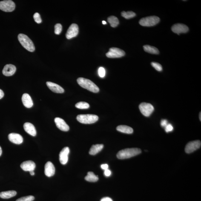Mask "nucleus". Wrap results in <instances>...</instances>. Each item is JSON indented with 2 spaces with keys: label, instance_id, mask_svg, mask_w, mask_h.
Here are the masks:
<instances>
[{
  "label": "nucleus",
  "instance_id": "obj_1",
  "mask_svg": "<svg viewBox=\"0 0 201 201\" xmlns=\"http://www.w3.org/2000/svg\"><path fill=\"white\" fill-rule=\"evenodd\" d=\"M141 152L142 151L139 148H126L118 152L117 156L119 159H126L137 155Z\"/></svg>",
  "mask_w": 201,
  "mask_h": 201
},
{
  "label": "nucleus",
  "instance_id": "obj_2",
  "mask_svg": "<svg viewBox=\"0 0 201 201\" xmlns=\"http://www.w3.org/2000/svg\"><path fill=\"white\" fill-rule=\"evenodd\" d=\"M78 83L81 87L87 89L90 91L97 93L99 90L97 86L88 79L83 78H78L77 80Z\"/></svg>",
  "mask_w": 201,
  "mask_h": 201
},
{
  "label": "nucleus",
  "instance_id": "obj_3",
  "mask_svg": "<svg viewBox=\"0 0 201 201\" xmlns=\"http://www.w3.org/2000/svg\"><path fill=\"white\" fill-rule=\"evenodd\" d=\"M18 40L22 46L30 52H34L35 48L31 40L27 35L20 34L18 36Z\"/></svg>",
  "mask_w": 201,
  "mask_h": 201
},
{
  "label": "nucleus",
  "instance_id": "obj_4",
  "mask_svg": "<svg viewBox=\"0 0 201 201\" xmlns=\"http://www.w3.org/2000/svg\"><path fill=\"white\" fill-rule=\"evenodd\" d=\"M99 117L94 114H80L77 116V120L81 123L90 124L94 123L97 122Z\"/></svg>",
  "mask_w": 201,
  "mask_h": 201
},
{
  "label": "nucleus",
  "instance_id": "obj_5",
  "mask_svg": "<svg viewBox=\"0 0 201 201\" xmlns=\"http://www.w3.org/2000/svg\"><path fill=\"white\" fill-rule=\"evenodd\" d=\"M160 21V18L155 16L146 17L142 18L139 22L141 25L144 27H151L158 23Z\"/></svg>",
  "mask_w": 201,
  "mask_h": 201
},
{
  "label": "nucleus",
  "instance_id": "obj_6",
  "mask_svg": "<svg viewBox=\"0 0 201 201\" xmlns=\"http://www.w3.org/2000/svg\"><path fill=\"white\" fill-rule=\"evenodd\" d=\"M139 108L142 114L147 117L151 116L154 110L153 106L146 102L141 103L139 105Z\"/></svg>",
  "mask_w": 201,
  "mask_h": 201
},
{
  "label": "nucleus",
  "instance_id": "obj_7",
  "mask_svg": "<svg viewBox=\"0 0 201 201\" xmlns=\"http://www.w3.org/2000/svg\"><path fill=\"white\" fill-rule=\"evenodd\" d=\"M125 52L120 49L112 47L110 48L109 52L106 54V56L108 58H116L125 56Z\"/></svg>",
  "mask_w": 201,
  "mask_h": 201
},
{
  "label": "nucleus",
  "instance_id": "obj_8",
  "mask_svg": "<svg viewBox=\"0 0 201 201\" xmlns=\"http://www.w3.org/2000/svg\"><path fill=\"white\" fill-rule=\"evenodd\" d=\"M14 2L10 0L0 1V10L5 12H11L15 10Z\"/></svg>",
  "mask_w": 201,
  "mask_h": 201
},
{
  "label": "nucleus",
  "instance_id": "obj_9",
  "mask_svg": "<svg viewBox=\"0 0 201 201\" xmlns=\"http://www.w3.org/2000/svg\"><path fill=\"white\" fill-rule=\"evenodd\" d=\"M201 142L200 140H195L190 142L187 144L185 151L187 153H190L196 151L200 148Z\"/></svg>",
  "mask_w": 201,
  "mask_h": 201
},
{
  "label": "nucleus",
  "instance_id": "obj_10",
  "mask_svg": "<svg viewBox=\"0 0 201 201\" xmlns=\"http://www.w3.org/2000/svg\"><path fill=\"white\" fill-rule=\"evenodd\" d=\"M79 33V27L77 24H72L70 25L66 33V37L68 39H70L77 36Z\"/></svg>",
  "mask_w": 201,
  "mask_h": 201
},
{
  "label": "nucleus",
  "instance_id": "obj_11",
  "mask_svg": "<svg viewBox=\"0 0 201 201\" xmlns=\"http://www.w3.org/2000/svg\"><path fill=\"white\" fill-rule=\"evenodd\" d=\"M171 30L175 33L179 35L180 33H185L188 32V28L186 25L182 24H174L171 28Z\"/></svg>",
  "mask_w": 201,
  "mask_h": 201
},
{
  "label": "nucleus",
  "instance_id": "obj_12",
  "mask_svg": "<svg viewBox=\"0 0 201 201\" xmlns=\"http://www.w3.org/2000/svg\"><path fill=\"white\" fill-rule=\"evenodd\" d=\"M70 153L69 148L68 147H64L59 154V161L62 165L67 164L68 160V155Z\"/></svg>",
  "mask_w": 201,
  "mask_h": 201
},
{
  "label": "nucleus",
  "instance_id": "obj_13",
  "mask_svg": "<svg viewBox=\"0 0 201 201\" xmlns=\"http://www.w3.org/2000/svg\"><path fill=\"white\" fill-rule=\"evenodd\" d=\"M55 122L58 128L62 131L67 132L69 130V127L62 118L59 117L55 118Z\"/></svg>",
  "mask_w": 201,
  "mask_h": 201
},
{
  "label": "nucleus",
  "instance_id": "obj_14",
  "mask_svg": "<svg viewBox=\"0 0 201 201\" xmlns=\"http://www.w3.org/2000/svg\"><path fill=\"white\" fill-rule=\"evenodd\" d=\"M36 167V164L32 161H25L23 162L21 165V168L25 171H34Z\"/></svg>",
  "mask_w": 201,
  "mask_h": 201
},
{
  "label": "nucleus",
  "instance_id": "obj_15",
  "mask_svg": "<svg viewBox=\"0 0 201 201\" xmlns=\"http://www.w3.org/2000/svg\"><path fill=\"white\" fill-rule=\"evenodd\" d=\"M16 70V67L14 65L8 64L4 66L2 70V73L4 76H11L14 74Z\"/></svg>",
  "mask_w": 201,
  "mask_h": 201
},
{
  "label": "nucleus",
  "instance_id": "obj_16",
  "mask_svg": "<svg viewBox=\"0 0 201 201\" xmlns=\"http://www.w3.org/2000/svg\"><path fill=\"white\" fill-rule=\"evenodd\" d=\"M8 139L10 142L17 145L22 143L23 141L22 136L18 133H10L8 135Z\"/></svg>",
  "mask_w": 201,
  "mask_h": 201
},
{
  "label": "nucleus",
  "instance_id": "obj_17",
  "mask_svg": "<svg viewBox=\"0 0 201 201\" xmlns=\"http://www.w3.org/2000/svg\"><path fill=\"white\" fill-rule=\"evenodd\" d=\"M55 173V168L54 165L51 162H47L45 165L44 170L46 176L48 177H51L54 175Z\"/></svg>",
  "mask_w": 201,
  "mask_h": 201
},
{
  "label": "nucleus",
  "instance_id": "obj_18",
  "mask_svg": "<svg viewBox=\"0 0 201 201\" xmlns=\"http://www.w3.org/2000/svg\"><path fill=\"white\" fill-rule=\"evenodd\" d=\"M46 84L48 88L52 91L57 93H63L64 92V90L60 86L54 83L51 82H47Z\"/></svg>",
  "mask_w": 201,
  "mask_h": 201
},
{
  "label": "nucleus",
  "instance_id": "obj_19",
  "mask_svg": "<svg viewBox=\"0 0 201 201\" xmlns=\"http://www.w3.org/2000/svg\"><path fill=\"white\" fill-rule=\"evenodd\" d=\"M24 130L30 135L35 136L36 135L37 132L36 128L33 124L30 123H26L24 125Z\"/></svg>",
  "mask_w": 201,
  "mask_h": 201
},
{
  "label": "nucleus",
  "instance_id": "obj_20",
  "mask_svg": "<svg viewBox=\"0 0 201 201\" xmlns=\"http://www.w3.org/2000/svg\"><path fill=\"white\" fill-rule=\"evenodd\" d=\"M22 101L24 106L27 108H31L33 105V100L30 95L28 93H24L23 95Z\"/></svg>",
  "mask_w": 201,
  "mask_h": 201
},
{
  "label": "nucleus",
  "instance_id": "obj_21",
  "mask_svg": "<svg viewBox=\"0 0 201 201\" xmlns=\"http://www.w3.org/2000/svg\"><path fill=\"white\" fill-rule=\"evenodd\" d=\"M117 131L126 134H132L133 133V130L132 127L126 125H120L117 127Z\"/></svg>",
  "mask_w": 201,
  "mask_h": 201
},
{
  "label": "nucleus",
  "instance_id": "obj_22",
  "mask_svg": "<svg viewBox=\"0 0 201 201\" xmlns=\"http://www.w3.org/2000/svg\"><path fill=\"white\" fill-rule=\"evenodd\" d=\"M104 146L103 144H96V145H93L90 148V151H89V153L90 155H94L100 152L103 149Z\"/></svg>",
  "mask_w": 201,
  "mask_h": 201
},
{
  "label": "nucleus",
  "instance_id": "obj_23",
  "mask_svg": "<svg viewBox=\"0 0 201 201\" xmlns=\"http://www.w3.org/2000/svg\"><path fill=\"white\" fill-rule=\"evenodd\" d=\"M16 192L14 190L1 192L0 193V197L4 199H8L16 195Z\"/></svg>",
  "mask_w": 201,
  "mask_h": 201
},
{
  "label": "nucleus",
  "instance_id": "obj_24",
  "mask_svg": "<svg viewBox=\"0 0 201 201\" xmlns=\"http://www.w3.org/2000/svg\"><path fill=\"white\" fill-rule=\"evenodd\" d=\"M143 47L144 50L147 53L155 55H158L159 53L158 49L155 47L146 45L144 46Z\"/></svg>",
  "mask_w": 201,
  "mask_h": 201
},
{
  "label": "nucleus",
  "instance_id": "obj_25",
  "mask_svg": "<svg viewBox=\"0 0 201 201\" xmlns=\"http://www.w3.org/2000/svg\"><path fill=\"white\" fill-rule=\"evenodd\" d=\"M85 179L86 180L90 182H96L99 180L98 176H96L93 172H89Z\"/></svg>",
  "mask_w": 201,
  "mask_h": 201
},
{
  "label": "nucleus",
  "instance_id": "obj_26",
  "mask_svg": "<svg viewBox=\"0 0 201 201\" xmlns=\"http://www.w3.org/2000/svg\"><path fill=\"white\" fill-rule=\"evenodd\" d=\"M107 20L110 24L111 27L115 28L119 25V19L116 16H111L109 17Z\"/></svg>",
  "mask_w": 201,
  "mask_h": 201
},
{
  "label": "nucleus",
  "instance_id": "obj_27",
  "mask_svg": "<svg viewBox=\"0 0 201 201\" xmlns=\"http://www.w3.org/2000/svg\"><path fill=\"white\" fill-rule=\"evenodd\" d=\"M121 15L124 18L126 19H129L136 16V13L133 11H123Z\"/></svg>",
  "mask_w": 201,
  "mask_h": 201
},
{
  "label": "nucleus",
  "instance_id": "obj_28",
  "mask_svg": "<svg viewBox=\"0 0 201 201\" xmlns=\"http://www.w3.org/2000/svg\"><path fill=\"white\" fill-rule=\"evenodd\" d=\"M75 107L77 108L81 109H86L89 108L90 105L86 102H80L76 104Z\"/></svg>",
  "mask_w": 201,
  "mask_h": 201
},
{
  "label": "nucleus",
  "instance_id": "obj_29",
  "mask_svg": "<svg viewBox=\"0 0 201 201\" xmlns=\"http://www.w3.org/2000/svg\"><path fill=\"white\" fill-rule=\"evenodd\" d=\"M35 197L33 196H28L22 197L16 200V201H33Z\"/></svg>",
  "mask_w": 201,
  "mask_h": 201
},
{
  "label": "nucleus",
  "instance_id": "obj_30",
  "mask_svg": "<svg viewBox=\"0 0 201 201\" xmlns=\"http://www.w3.org/2000/svg\"><path fill=\"white\" fill-rule=\"evenodd\" d=\"M62 27L60 24H57L55 26V33L57 35L60 34L62 31Z\"/></svg>",
  "mask_w": 201,
  "mask_h": 201
},
{
  "label": "nucleus",
  "instance_id": "obj_31",
  "mask_svg": "<svg viewBox=\"0 0 201 201\" xmlns=\"http://www.w3.org/2000/svg\"><path fill=\"white\" fill-rule=\"evenodd\" d=\"M151 64L152 67H154V68L156 70H157V71L159 72L162 71V66L161 64H159V63L155 62H152L151 63Z\"/></svg>",
  "mask_w": 201,
  "mask_h": 201
},
{
  "label": "nucleus",
  "instance_id": "obj_32",
  "mask_svg": "<svg viewBox=\"0 0 201 201\" xmlns=\"http://www.w3.org/2000/svg\"><path fill=\"white\" fill-rule=\"evenodd\" d=\"M33 18L35 22L38 24L41 23V22H42V20L41 19L40 15L39 13H35L34 14V15Z\"/></svg>",
  "mask_w": 201,
  "mask_h": 201
},
{
  "label": "nucleus",
  "instance_id": "obj_33",
  "mask_svg": "<svg viewBox=\"0 0 201 201\" xmlns=\"http://www.w3.org/2000/svg\"><path fill=\"white\" fill-rule=\"evenodd\" d=\"M99 75L101 78H104L105 75V69L103 67H100L99 69Z\"/></svg>",
  "mask_w": 201,
  "mask_h": 201
},
{
  "label": "nucleus",
  "instance_id": "obj_34",
  "mask_svg": "<svg viewBox=\"0 0 201 201\" xmlns=\"http://www.w3.org/2000/svg\"><path fill=\"white\" fill-rule=\"evenodd\" d=\"M165 131L167 133L171 132L173 130V127L171 124H168L165 127Z\"/></svg>",
  "mask_w": 201,
  "mask_h": 201
},
{
  "label": "nucleus",
  "instance_id": "obj_35",
  "mask_svg": "<svg viewBox=\"0 0 201 201\" xmlns=\"http://www.w3.org/2000/svg\"><path fill=\"white\" fill-rule=\"evenodd\" d=\"M168 124V121L166 120L163 119L161 121V126L162 127H165Z\"/></svg>",
  "mask_w": 201,
  "mask_h": 201
},
{
  "label": "nucleus",
  "instance_id": "obj_36",
  "mask_svg": "<svg viewBox=\"0 0 201 201\" xmlns=\"http://www.w3.org/2000/svg\"><path fill=\"white\" fill-rule=\"evenodd\" d=\"M111 171L107 169L104 171V174L105 176H107V177L111 176Z\"/></svg>",
  "mask_w": 201,
  "mask_h": 201
},
{
  "label": "nucleus",
  "instance_id": "obj_37",
  "mask_svg": "<svg viewBox=\"0 0 201 201\" xmlns=\"http://www.w3.org/2000/svg\"><path fill=\"white\" fill-rule=\"evenodd\" d=\"M101 168L102 169L105 170L108 169V165L107 164H102L101 165Z\"/></svg>",
  "mask_w": 201,
  "mask_h": 201
},
{
  "label": "nucleus",
  "instance_id": "obj_38",
  "mask_svg": "<svg viewBox=\"0 0 201 201\" xmlns=\"http://www.w3.org/2000/svg\"><path fill=\"white\" fill-rule=\"evenodd\" d=\"M101 201H113L112 199L109 197L103 198L101 199Z\"/></svg>",
  "mask_w": 201,
  "mask_h": 201
},
{
  "label": "nucleus",
  "instance_id": "obj_39",
  "mask_svg": "<svg viewBox=\"0 0 201 201\" xmlns=\"http://www.w3.org/2000/svg\"><path fill=\"white\" fill-rule=\"evenodd\" d=\"M4 92L2 90L0 89V99H2L4 97Z\"/></svg>",
  "mask_w": 201,
  "mask_h": 201
},
{
  "label": "nucleus",
  "instance_id": "obj_40",
  "mask_svg": "<svg viewBox=\"0 0 201 201\" xmlns=\"http://www.w3.org/2000/svg\"><path fill=\"white\" fill-rule=\"evenodd\" d=\"M30 173L31 176H34L35 174V173L34 171H31L30 172Z\"/></svg>",
  "mask_w": 201,
  "mask_h": 201
},
{
  "label": "nucleus",
  "instance_id": "obj_41",
  "mask_svg": "<svg viewBox=\"0 0 201 201\" xmlns=\"http://www.w3.org/2000/svg\"><path fill=\"white\" fill-rule=\"evenodd\" d=\"M1 153H2V149H1V147L0 146V156H1Z\"/></svg>",
  "mask_w": 201,
  "mask_h": 201
},
{
  "label": "nucleus",
  "instance_id": "obj_42",
  "mask_svg": "<svg viewBox=\"0 0 201 201\" xmlns=\"http://www.w3.org/2000/svg\"><path fill=\"white\" fill-rule=\"evenodd\" d=\"M102 24H104V25H105V24H107V22H105V21H102Z\"/></svg>",
  "mask_w": 201,
  "mask_h": 201
},
{
  "label": "nucleus",
  "instance_id": "obj_43",
  "mask_svg": "<svg viewBox=\"0 0 201 201\" xmlns=\"http://www.w3.org/2000/svg\"><path fill=\"white\" fill-rule=\"evenodd\" d=\"M201 112H200V114H199V119H200V121L201 120Z\"/></svg>",
  "mask_w": 201,
  "mask_h": 201
}]
</instances>
